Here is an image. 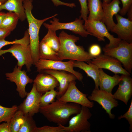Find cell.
<instances>
[{
    "label": "cell",
    "mask_w": 132,
    "mask_h": 132,
    "mask_svg": "<svg viewBox=\"0 0 132 132\" xmlns=\"http://www.w3.org/2000/svg\"><path fill=\"white\" fill-rule=\"evenodd\" d=\"M54 5L57 7L60 5L65 6L71 8L75 7V4L74 3H67L65 2L59 0H51Z\"/></svg>",
    "instance_id": "cell-36"
},
{
    "label": "cell",
    "mask_w": 132,
    "mask_h": 132,
    "mask_svg": "<svg viewBox=\"0 0 132 132\" xmlns=\"http://www.w3.org/2000/svg\"><path fill=\"white\" fill-rule=\"evenodd\" d=\"M90 62L96 65L99 68L108 69L115 74L130 75L131 74L122 67L121 63L118 59L108 55L101 54L93 58Z\"/></svg>",
    "instance_id": "cell-13"
},
{
    "label": "cell",
    "mask_w": 132,
    "mask_h": 132,
    "mask_svg": "<svg viewBox=\"0 0 132 132\" xmlns=\"http://www.w3.org/2000/svg\"><path fill=\"white\" fill-rule=\"evenodd\" d=\"M99 87L100 89L112 93L113 88L118 85L121 77L118 74L111 76L105 73L102 69L99 68Z\"/></svg>",
    "instance_id": "cell-20"
},
{
    "label": "cell",
    "mask_w": 132,
    "mask_h": 132,
    "mask_svg": "<svg viewBox=\"0 0 132 132\" xmlns=\"http://www.w3.org/2000/svg\"><path fill=\"white\" fill-rule=\"evenodd\" d=\"M88 98L89 100L96 101L100 105L108 114L110 118H114L115 116L111 113V110L117 106L118 104L112 93L95 88Z\"/></svg>",
    "instance_id": "cell-12"
},
{
    "label": "cell",
    "mask_w": 132,
    "mask_h": 132,
    "mask_svg": "<svg viewBox=\"0 0 132 132\" xmlns=\"http://www.w3.org/2000/svg\"><path fill=\"white\" fill-rule=\"evenodd\" d=\"M33 0H23V4L25 9L26 19L28 24L29 33L33 65L39 59V33L40 27L46 21L56 16L57 14L43 19L39 20L35 18L32 13L33 8Z\"/></svg>",
    "instance_id": "cell-3"
},
{
    "label": "cell",
    "mask_w": 132,
    "mask_h": 132,
    "mask_svg": "<svg viewBox=\"0 0 132 132\" xmlns=\"http://www.w3.org/2000/svg\"><path fill=\"white\" fill-rule=\"evenodd\" d=\"M33 116L25 115V118L18 132H34L37 127Z\"/></svg>",
    "instance_id": "cell-29"
},
{
    "label": "cell",
    "mask_w": 132,
    "mask_h": 132,
    "mask_svg": "<svg viewBox=\"0 0 132 132\" xmlns=\"http://www.w3.org/2000/svg\"><path fill=\"white\" fill-rule=\"evenodd\" d=\"M92 114L89 108L81 106L80 112L72 118L67 127L64 126L65 132H89L91 124L88 121Z\"/></svg>",
    "instance_id": "cell-8"
},
{
    "label": "cell",
    "mask_w": 132,
    "mask_h": 132,
    "mask_svg": "<svg viewBox=\"0 0 132 132\" xmlns=\"http://www.w3.org/2000/svg\"><path fill=\"white\" fill-rule=\"evenodd\" d=\"M89 15L87 20L102 22L103 17L102 3L100 0H87Z\"/></svg>",
    "instance_id": "cell-23"
},
{
    "label": "cell",
    "mask_w": 132,
    "mask_h": 132,
    "mask_svg": "<svg viewBox=\"0 0 132 132\" xmlns=\"http://www.w3.org/2000/svg\"><path fill=\"white\" fill-rule=\"evenodd\" d=\"M101 50V47L99 45L93 44L89 47L88 53L92 57L94 58L100 55Z\"/></svg>",
    "instance_id": "cell-35"
},
{
    "label": "cell",
    "mask_w": 132,
    "mask_h": 132,
    "mask_svg": "<svg viewBox=\"0 0 132 132\" xmlns=\"http://www.w3.org/2000/svg\"><path fill=\"white\" fill-rule=\"evenodd\" d=\"M48 30L47 34L42 40L54 51L58 52L60 45L59 38L56 35V31L50 29Z\"/></svg>",
    "instance_id": "cell-25"
},
{
    "label": "cell",
    "mask_w": 132,
    "mask_h": 132,
    "mask_svg": "<svg viewBox=\"0 0 132 132\" xmlns=\"http://www.w3.org/2000/svg\"><path fill=\"white\" fill-rule=\"evenodd\" d=\"M7 53H11L17 60V66L19 69H21L23 66L25 65L27 71H30L33 62L29 44H13L8 49L0 50V56Z\"/></svg>",
    "instance_id": "cell-6"
},
{
    "label": "cell",
    "mask_w": 132,
    "mask_h": 132,
    "mask_svg": "<svg viewBox=\"0 0 132 132\" xmlns=\"http://www.w3.org/2000/svg\"><path fill=\"white\" fill-rule=\"evenodd\" d=\"M130 76L121 75L118 88L113 95L115 99L120 100L126 105L132 95V79Z\"/></svg>",
    "instance_id": "cell-17"
},
{
    "label": "cell",
    "mask_w": 132,
    "mask_h": 132,
    "mask_svg": "<svg viewBox=\"0 0 132 132\" xmlns=\"http://www.w3.org/2000/svg\"><path fill=\"white\" fill-rule=\"evenodd\" d=\"M39 59L61 61L58 52L54 51L42 40L39 43Z\"/></svg>",
    "instance_id": "cell-24"
},
{
    "label": "cell",
    "mask_w": 132,
    "mask_h": 132,
    "mask_svg": "<svg viewBox=\"0 0 132 132\" xmlns=\"http://www.w3.org/2000/svg\"><path fill=\"white\" fill-rule=\"evenodd\" d=\"M85 62L75 61L74 67L78 68L84 71L88 76L93 79L95 84V89H99V68L94 64L90 62L86 63Z\"/></svg>",
    "instance_id": "cell-21"
},
{
    "label": "cell",
    "mask_w": 132,
    "mask_h": 132,
    "mask_svg": "<svg viewBox=\"0 0 132 132\" xmlns=\"http://www.w3.org/2000/svg\"><path fill=\"white\" fill-rule=\"evenodd\" d=\"M80 105L57 100L46 106L40 107L39 112L49 122L64 125L68 122L71 115L80 112Z\"/></svg>",
    "instance_id": "cell-1"
},
{
    "label": "cell",
    "mask_w": 132,
    "mask_h": 132,
    "mask_svg": "<svg viewBox=\"0 0 132 132\" xmlns=\"http://www.w3.org/2000/svg\"><path fill=\"white\" fill-rule=\"evenodd\" d=\"M79 2L81 8L80 11L81 15L79 18L83 19L85 24L87 21L88 15L89 12L87 6V0H78Z\"/></svg>",
    "instance_id": "cell-32"
},
{
    "label": "cell",
    "mask_w": 132,
    "mask_h": 132,
    "mask_svg": "<svg viewBox=\"0 0 132 132\" xmlns=\"http://www.w3.org/2000/svg\"><path fill=\"white\" fill-rule=\"evenodd\" d=\"M5 75L7 80L15 84L16 90L19 96L22 98L26 97L27 93L26 91V86L33 81V80L27 75L26 72L24 70H22L16 65L12 72L6 73Z\"/></svg>",
    "instance_id": "cell-14"
},
{
    "label": "cell",
    "mask_w": 132,
    "mask_h": 132,
    "mask_svg": "<svg viewBox=\"0 0 132 132\" xmlns=\"http://www.w3.org/2000/svg\"><path fill=\"white\" fill-rule=\"evenodd\" d=\"M104 54L115 58L122 64L124 69L130 74L132 70V43L121 40L117 46L113 48L104 47Z\"/></svg>",
    "instance_id": "cell-4"
},
{
    "label": "cell",
    "mask_w": 132,
    "mask_h": 132,
    "mask_svg": "<svg viewBox=\"0 0 132 132\" xmlns=\"http://www.w3.org/2000/svg\"><path fill=\"white\" fill-rule=\"evenodd\" d=\"M7 0H0V5L4 3Z\"/></svg>",
    "instance_id": "cell-43"
},
{
    "label": "cell",
    "mask_w": 132,
    "mask_h": 132,
    "mask_svg": "<svg viewBox=\"0 0 132 132\" xmlns=\"http://www.w3.org/2000/svg\"><path fill=\"white\" fill-rule=\"evenodd\" d=\"M11 32L8 30L0 28V40L5 39L10 34Z\"/></svg>",
    "instance_id": "cell-37"
},
{
    "label": "cell",
    "mask_w": 132,
    "mask_h": 132,
    "mask_svg": "<svg viewBox=\"0 0 132 132\" xmlns=\"http://www.w3.org/2000/svg\"><path fill=\"white\" fill-rule=\"evenodd\" d=\"M23 0H7L4 3L0 5V11L5 10L9 12H15L18 15L19 20L23 22L26 19Z\"/></svg>",
    "instance_id": "cell-22"
},
{
    "label": "cell",
    "mask_w": 132,
    "mask_h": 132,
    "mask_svg": "<svg viewBox=\"0 0 132 132\" xmlns=\"http://www.w3.org/2000/svg\"><path fill=\"white\" fill-rule=\"evenodd\" d=\"M44 94L41 97L40 107L46 106L55 101V98L58 94V91L53 89Z\"/></svg>",
    "instance_id": "cell-30"
},
{
    "label": "cell",
    "mask_w": 132,
    "mask_h": 132,
    "mask_svg": "<svg viewBox=\"0 0 132 132\" xmlns=\"http://www.w3.org/2000/svg\"><path fill=\"white\" fill-rule=\"evenodd\" d=\"M126 13L128 19L132 21V7L130 8Z\"/></svg>",
    "instance_id": "cell-40"
},
{
    "label": "cell",
    "mask_w": 132,
    "mask_h": 132,
    "mask_svg": "<svg viewBox=\"0 0 132 132\" xmlns=\"http://www.w3.org/2000/svg\"><path fill=\"white\" fill-rule=\"evenodd\" d=\"M43 94L36 89L33 83L32 89L28 93L23 102L18 106V110L24 114L33 116L39 112L41 97Z\"/></svg>",
    "instance_id": "cell-11"
},
{
    "label": "cell",
    "mask_w": 132,
    "mask_h": 132,
    "mask_svg": "<svg viewBox=\"0 0 132 132\" xmlns=\"http://www.w3.org/2000/svg\"><path fill=\"white\" fill-rule=\"evenodd\" d=\"M53 18V20L50 21V24L43 23V25L46 29L56 31L59 30H67L83 37H87L89 35H92L85 29L83 24L84 21L81 18H76L73 22L63 23L59 22V19L55 17Z\"/></svg>",
    "instance_id": "cell-9"
},
{
    "label": "cell",
    "mask_w": 132,
    "mask_h": 132,
    "mask_svg": "<svg viewBox=\"0 0 132 132\" xmlns=\"http://www.w3.org/2000/svg\"><path fill=\"white\" fill-rule=\"evenodd\" d=\"M59 37L60 45L58 53L61 61L69 59L88 63L93 59L88 52L85 51L83 46L76 44L80 39L79 37L69 34L63 30L59 33Z\"/></svg>",
    "instance_id": "cell-2"
},
{
    "label": "cell",
    "mask_w": 132,
    "mask_h": 132,
    "mask_svg": "<svg viewBox=\"0 0 132 132\" xmlns=\"http://www.w3.org/2000/svg\"><path fill=\"white\" fill-rule=\"evenodd\" d=\"M6 13L0 11V26L2 23L6 16Z\"/></svg>",
    "instance_id": "cell-41"
},
{
    "label": "cell",
    "mask_w": 132,
    "mask_h": 132,
    "mask_svg": "<svg viewBox=\"0 0 132 132\" xmlns=\"http://www.w3.org/2000/svg\"><path fill=\"white\" fill-rule=\"evenodd\" d=\"M18 110V106L16 105L9 108L4 107L0 105V123L3 121L6 122H10Z\"/></svg>",
    "instance_id": "cell-28"
},
{
    "label": "cell",
    "mask_w": 132,
    "mask_h": 132,
    "mask_svg": "<svg viewBox=\"0 0 132 132\" xmlns=\"http://www.w3.org/2000/svg\"><path fill=\"white\" fill-rule=\"evenodd\" d=\"M19 18L15 13L9 12L6 13L5 17L0 26V28L11 31H13L16 28Z\"/></svg>",
    "instance_id": "cell-26"
},
{
    "label": "cell",
    "mask_w": 132,
    "mask_h": 132,
    "mask_svg": "<svg viewBox=\"0 0 132 132\" xmlns=\"http://www.w3.org/2000/svg\"><path fill=\"white\" fill-rule=\"evenodd\" d=\"M121 1L122 7L119 13L122 16H124L126 14L130 7H132V0H119Z\"/></svg>",
    "instance_id": "cell-34"
},
{
    "label": "cell",
    "mask_w": 132,
    "mask_h": 132,
    "mask_svg": "<svg viewBox=\"0 0 132 132\" xmlns=\"http://www.w3.org/2000/svg\"><path fill=\"white\" fill-rule=\"evenodd\" d=\"M9 122H6L0 124V132H10Z\"/></svg>",
    "instance_id": "cell-38"
},
{
    "label": "cell",
    "mask_w": 132,
    "mask_h": 132,
    "mask_svg": "<svg viewBox=\"0 0 132 132\" xmlns=\"http://www.w3.org/2000/svg\"><path fill=\"white\" fill-rule=\"evenodd\" d=\"M74 61L70 60L67 61L63 62L39 59L34 65L37 68V71L39 72L48 69L64 71L74 75L77 79L82 81L83 77L82 74L73 69Z\"/></svg>",
    "instance_id": "cell-7"
},
{
    "label": "cell",
    "mask_w": 132,
    "mask_h": 132,
    "mask_svg": "<svg viewBox=\"0 0 132 132\" xmlns=\"http://www.w3.org/2000/svg\"><path fill=\"white\" fill-rule=\"evenodd\" d=\"M25 118V115L22 111L18 110L9 122L10 132H18Z\"/></svg>",
    "instance_id": "cell-27"
},
{
    "label": "cell",
    "mask_w": 132,
    "mask_h": 132,
    "mask_svg": "<svg viewBox=\"0 0 132 132\" xmlns=\"http://www.w3.org/2000/svg\"><path fill=\"white\" fill-rule=\"evenodd\" d=\"M75 80L70 82L67 90L57 100L66 103H73L78 104L81 106L92 108L94 103L91 101L86 94L80 91L77 88Z\"/></svg>",
    "instance_id": "cell-10"
},
{
    "label": "cell",
    "mask_w": 132,
    "mask_h": 132,
    "mask_svg": "<svg viewBox=\"0 0 132 132\" xmlns=\"http://www.w3.org/2000/svg\"><path fill=\"white\" fill-rule=\"evenodd\" d=\"M55 127L45 125L36 128L34 132H65L64 125L59 124Z\"/></svg>",
    "instance_id": "cell-31"
},
{
    "label": "cell",
    "mask_w": 132,
    "mask_h": 132,
    "mask_svg": "<svg viewBox=\"0 0 132 132\" xmlns=\"http://www.w3.org/2000/svg\"><path fill=\"white\" fill-rule=\"evenodd\" d=\"M122 118H125L128 121L130 125L129 130L132 131V99L130 107L127 111L123 115H121L118 117V119L120 120Z\"/></svg>",
    "instance_id": "cell-33"
},
{
    "label": "cell",
    "mask_w": 132,
    "mask_h": 132,
    "mask_svg": "<svg viewBox=\"0 0 132 132\" xmlns=\"http://www.w3.org/2000/svg\"><path fill=\"white\" fill-rule=\"evenodd\" d=\"M85 29L92 35L96 37L99 41H105L106 37L109 41V43L105 47L113 48L118 46L121 40L119 38L114 37L109 32L107 27L102 22L99 21L88 20L84 24Z\"/></svg>",
    "instance_id": "cell-5"
},
{
    "label": "cell",
    "mask_w": 132,
    "mask_h": 132,
    "mask_svg": "<svg viewBox=\"0 0 132 132\" xmlns=\"http://www.w3.org/2000/svg\"><path fill=\"white\" fill-rule=\"evenodd\" d=\"M115 16L117 23L110 31L116 34L121 40L132 43V21L118 14Z\"/></svg>",
    "instance_id": "cell-15"
},
{
    "label": "cell",
    "mask_w": 132,
    "mask_h": 132,
    "mask_svg": "<svg viewBox=\"0 0 132 132\" xmlns=\"http://www.w3.org/2000/svg\"><path fill=\"white\" fill-rule=\"evenodd\" d=\"M112 0H103L102 3H108L110 2Z\"/></svg>",
    "instance_id": "cell-42"
},
{
    "label": "cell",
    "mask_w": 132,
    "mask_h": 132,
    "mask_svg": "<svg viewBox=\"0 0 132 132\" xmlns=\"http://www.w3.org/2000/svg\"><path fill=\"white\" fill-rule=\"evenodd\" d=\"M14 43V42L12 41H8L5 40V39L0 40V50L1 48L3 47L6 45L13 44Z\"/></svg>",
    "instance_id": "cell-39"
},
{
    "label": "cell",
    "mask_w": 132,
    "mask_h": 132,
    "mask_svg": "<svg viewBox=\"0 0 132 132\" xmlns=\"http://www.w3.org/2000/svg\"><path fill=\"white\" fill-rule=\"evenodd\" d=\"M120 4L119 0H112L108 3H102L103 17L102 22L109 31H110L116 24L114 21L113 17L120 11Z\"/></svg>",
    "instance_id": "cell-18"
},
{
    "label": "cell",
    "mask_w": 132,
    "mask_h": 132,
    "mask_svg": "<svg viewBox=\"0 0 132 132\" xmlns=\"http://www.w3.org/2000/svg\"><path fill=\"white\" fill-rule=\"evenodd\" d=\"M33 82L35 84L37 90L42 94L59 86L58 82L54 77L44 73L38 74Z\"/></svg>",
    "instance_id": "cell-19"
},
{
    "label": "cell",
    "mask_w": 132,
    "mask_h": 132,
    "mask_svg": "<svg viewBox=\"0 0 132 132\" xmlns=\"http://www.w3.org/2000/svg\"><path fill=\"white\" fill-rule=\"evenodd\" d=\"M42 72L51 75L54 77L59 82L57 98L65 92L71 81L77 79L76 76L69 72L63 70H46Z\"/></svg>",
    "instance_id": "cell-16"
}]
</instances>
